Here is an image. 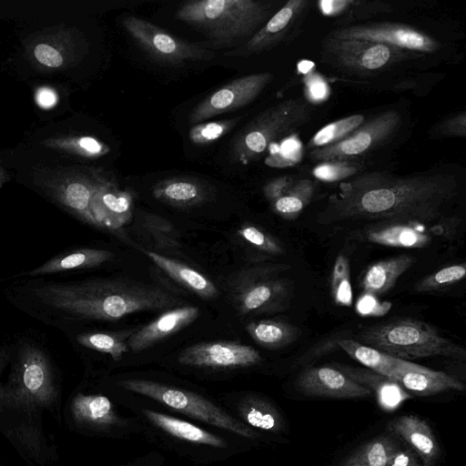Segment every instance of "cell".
<instances>
[{
  "label": "cell",
  "instance_id": "6da1fadb",
  "mask_svg": "<svg viewBox=\"0 0 466 466\" xmlns=\"http://www.w3.org/2000/svg\"><path fill=\"white\" fill-rule=\"evenodd\" d=\"M452 175L422 174L395 177L370 172L342 182L318 214L319 224L346 221H438L459 193Z\"/></svg>",
  "mask_w": 466,
  "mask_h": 466
},
{
  "label": "cell",
  "instance_id": "7a4b0ae2",
  "mask_svg": "<svg viewBox=\"0 0 466 466\" xmlns=\"http://www.w3.org/2000/svg\"><path fill=\"white\" fill-rule=\"evenodd\" d=\"M59 400L50 362L39 348L23 344L14 352L0 351V420L15 416L9 439L29 457L43 452L38 418L45 410L59 415Z\"/></svg>",
  "mask_w": 466,
  "mask_h": 466
},
{
  "label": "cell",
  "instance_id": "3957f363",
  "mask_svg": "<svg viewBox=\"0 0 466 466\" xmlns=\"http://www.w3.org/2000/svg\"><path fill=\"white\" fill-rule=\"evenodd\" d=\"M43 303L91 319L116 320L141 311H166L185 306L165 289L122 279H95L71 284H48L34 289Z\"/></svg>",
  "mask_w": 466,
  "mask_h": 466
},
{
  "label": "cell",
  "instance_id": "277c9868",
  "mask_svg": "<svg viewBox=\"0 0 466 466\" xmlns=\"http://www.w3.org/2000/svg\"><path fill=\"white\" fill-rule=\"evenodd\" d=\"M115 400L139 420L141 434L150 442L195 463L221 461L252 447L235 435L160 410L135 397L119 393Z\"/></svg>",
  "mask_w": 466,
  "mask_h": 466
},
{
  "label": "cell",
  "instance_id": "5b68a950",
  "mask_svg": "<svg viewBox=\"0 0 466 466\" xmlns=\"http://www.w3.org/2000/svg\"><path fill=\"white\" fill-rule=\"evenodd\" d=\"M119 393L139 399L156 408L207 427L241 438L252 445L265 441L256 431L235 419L219 402L186 387L144 378H121L115 382Z\"/></svg>",
  "mask_w": 466,
  "mask_h": 466
},
{
  "label": "cell",
  "instance_id": "8992f818",
  "mask_svg": "<svg viewBox=\"0 0 466 466\" xmlns=\"http://www.w3.org/2000/svg\"><path fill=\"white\" fill-rule=\"evenodd\" d=\"M273 3L255 0H192L183 3L175 17L203 34L208 49L239 46L269 18Z\"/></svg>",
  "mask_w": 466,
  "mask_h": 466
},
{
  "label": "cell",
  "instance_id": "52a82bcc",
  "mask_svg": "<svg viewBox=\"0 0 466 466\" xmlns=\"http://www.w3.org/2000/svg\"><path fill=\"white\" fill-rule=\"evenodd\" d=\"M356 340L400 360L431 357L464 359L466 350L432 325L410 318L395 319L360 329Z\"/></svg>",
  "mask_w": 466,
  "mask_h": 466
},
{
  "label": "cell",
  "instance_id": "ba28073f",
  "mask_svg": "<svg viewBox=\"0 0 466 466\" xmlns=\"http://www.w3.org/2000/svg\"><path fill=\"white\" fill-rule=\"evenodd\" d=\"M312 106L306 96L284 100L259 113L233 140L231 158L248 165L268 147L295 133L311 117Z\"/></svg>",
  "mask_w": 466,
  "mask_h": 466
},
{
  "label": "cell",
  "instance_id": "9c48e42d",
  "mask_svg": "<svg viewBox=\"0 0 466 466\" xmlns=\"http://www.w3.org/2000/svg\"><path fill=\"white\" fill-rule=\"evenodd\" d=\"M288 264L249 267L239 271L229 283L230 300L241 316L286 310L291 299L290 282L279 275Z\"/></svg>",
  "mask_w": 466,
  "mask_h": 466
},
{
  "label": "cell",
  "instance_id": "30bf717a",
  "mask_svg": "<svg viewBox=\"0 0 466 466\" xmlns=\"http://www.w3.org/2000/svg\"><path fill=\"white\" fill-rule=\"evenodd\" d=\"M123 409L106 394L78 392L68 404V414L74 428L85 435L119 440L141 434L139 420Z\"/></svg>",
  "mask_w": 466,
  "mask_h": 466
},
{
  "label": "cell",
  "instance_id": "8fae6325",
  "mask_svg": "<svg viewBox=\"0 0 466 466\" xmlns=\"http://www.w3.org/2000/svg\"><path fill=\"white\" fill-rule=\"evenodd\" d=\"M122 25L136 45L157 63L184 65L188 61L211 60L213 50L184 41L163 28L136 16H126Z\"/></svg>",
  "mask_w": 466,
  "mask_h": 466
},
{
  "label": "cell",
  "instance_id": "7c38bea8",
  "mask_svg": "<svg viewBox=\"0 0 466 466\" xmlns=\"http://www.w3.org/2000/svg\"><path fill=\"white\" fill-rule=\"evenodd\" d=\"M456 217H445L432 223L412 220L370 222L358 233L360 239L391 248H423L436 238L452 236L459 225Z\"/></svg>",
  "mask_w": 466,
  "mask_h": 466
},
{
  "label": "cell",
  "instance_id": "4fadbf2b",
  "mask_svg": "<svg viewBox=\"0 0 466 466\" xmlns=\"http://www.w3.org/2000/svg\"><path fill=\"white\" fill-rule=\"evenodd\" d=\"M401 123L396 110L390 109L365 120L349 136L334 144L311 149L309 158L317 163L348 161L364 156L393 136Z\"/></svg>",
  "mask_w": 466,
  "mask_h": 466
},
{
  "label": "cell",
  "instance_id": "5bb4252c",
  "mask_svg": "<svg viewBox=\"0 0 466 466\" xmlns=\"http://www.w3.org/2000/svg\"><path fill=\"white\" fill-rule=\"evenodd\" d=\"M323 48L335 66L356 73H376L395 66L414 56L384 44L357 39L327 36Z\"/></svg>",
  "mask_w": 466,
  "mask_h": 466
},
{
  "label": "cell",
  "instance_id": "9a60e30c",
  "mask_svg": "<svg viewBox=\"0 0 466 466\" xmlns=\"http://www.w3.org/2000/svg\"><path fill=\"white\" fill-rule=\"evenodd\" d=\"M184 367L205 371H232L260 364L259 352L251 346L233 341H211L187 347L177 356Z\"/></svg>",
  "mask_w": 466,
  "mask_h": 466
},
{
  "label": "cell",
  "instance_id": "2e32d148",
  "mask_svg": "<svg viewBox=\"0 0 466 466\" xmlns=\"http://www.w3.org/2000/svg\"><path fill=\"white\" fill-rule=\"evenodd\" d=\"M271 73H257L238 77L206 96L190 112L189 125L195 126L213 116L239 109L254 101L272 81Z\"/></svg>",
  "mask_w": 466,
  "mask_h": 466
},
{
  "label": "cell",
  "instance_id": "e0dca14e",
  "mask_svg": "<svg viewBox=\"0 0 466 466\" xmlns=\"http://www.w3.org/2000/svg\"><path fill=\"white\" fill-rule=\"evenodd\" d=\"M328 36L375 42L411 53H433L440 47V43L424 32L410 25L393 23L341 27L333 30Z\"/></svg>",
  "mask_w": 466,
  "mask_h": 466
},
{
  "label": "cell",
  "instance_id": "ac0fdd59",
  "mask_svg": "<svg viewBox=\"0 0 466 466\" xmlns=\"http://www.w3.org/2000/svg\"><path fill=\"white\" fill-rule=\"evenodd\" d=\"M308 0H289L244 44L224 54L225 56H249L268 51L291 36L309 8Z\"/></svg>",
  "mask_w": 466,
  "mask_h": 466
},
{
  "label": "cell",
  "instance_id": "d6986e66",
  "mask_svg": "<svg viewBox=\"0 0 466 466\" xmlns=\"http://www.w3.org/2000/svg\"><path fill=\"white\" fill-rule=\"evenodd\" d=\"M218 402L238 420L265 434L284 432L286 422L278 407L256 392H238L223 396Z\"/></svg>",
  "mask_w": 466,
  "mask_h": 466
},
{
  "label": "cell",
  "instance_id": "ffe728a7",
  "mask_svg": "<svg viewBox=\"0 0 466 466\" xmlns=\"http://www.w3.org/2000/svg\"><path fill=\"white\" fill-rule=\"evenodd\" d=\"M296 386L310 397L355 399L371 395L369 389L332 365L305 369L298 376Z\"/></svg>",
  "mask_w": 466,
  "mask_h": 466
},
{
  "label": "cell",
  "instance_id": "44dd1931",
  "mask_svg": "<svg viewBox=\"0 0 466 466\" xmlns=\"http://www.w3.org/2000/svg\"><path fill=\"white\" fill-rule=\"evenodd\" d=\"M134 195L121 189L116 181L101 170L92 201L96 228L116 230L132 217Z\"/></svg>",
  "mask_w": 466,
  "mask_h": 466
},
{
  "label": "cell",
  "instance_id": "7402d4cb",
  "mask_svg": "<svg viewBox=\"0 0 466 466\" xmlns=\"http://www.w3.org/2000/svg\"><path fill=\"white\" fill-rule=\"evenodd\" d=\"M102 169L87 168L59 178L50 185L55 198L82 221L96 227L92 201Z\"/></svg>",
  "mask_w": 466,
  "mask_h": 466
},
{
  "label": "cell",
  "instance_id": "603a6c76",
  "mask_svg": "<svg viewBox=\"0 0 466 466\" xmlns=\"http://www.w3.org/2000/svg\"><path fill=\"white\" fill-rule=\"evenodd\" d=\"M200 311L195 306H181L163 311L149 323L133 330L127 339L131 351L145 350L193 323Z\"/></svg>",
  "mask_w": 466,
  "mask_h": 466
},
{
  "label": "cell",
  "instance_id": "cb8c5ba5",
  "mask_svg": "<svg viewBox=\"0 0 466 466\" xmlns=\"http://www.w3.org/2000/svg\"><path fill=\"white\" fill-rule=\"evenodd\" d=\"M390 379L398 382L405 390L421 396L464 390V384L455 377L409 360H404L394 370Z\"/></svg>",
  "mask_w": 466,
  "mask_h": 466
},
{
  "label": "cell",
  "instance_id": "d4e9b609",
  "mask_svg": "<svg viewBox=\"0 0 466 466\" xmlns=\"http://www.w3.org/2000/svg\"><path fill=\"white\" fill-rule=\"evenodd\" d=\"M389 429L406 443L422 466H433L440 453L438 441L429 424L415 415H403L391 420Z\"/></svg>",
  "mask_w": 466,
  "mask_h": 466
},
{
  "label": "cell",
  "instance_id": "484cf974",
  "mask_svg": "<svg viewBox=\"0 0 466 466\" xmlns=\"http://www.w3.org/2000/svg\"><path fill=\"white\" fill-rule=\"evenodd\" d=\"M332 366L350 379L369 389L375 395L379 406L392 411L410 399L408 392L395 380L367 368L333 363Z\"/></svg>",
  "mask_w": 466,
  "mask_h": 466
},
{
  "label": "cell",
  "instance_id": "4316f807",
  "mask_svg": "<svg viewBox=\"0 0 466 466\" xmlns=\"http://www.w3.org/2000/svg\"><path fill=\"white\" fill-rule=\"evenodd\" d=\"M152 194L160 202L175 208H188L205 203L210 189L198 179L176 177L157 182L152 187Z\"/></svg>",
  "mask_w": 466,
  "mask_h": 466
},
{
  "label": "cell",
  "instance_id": "83f0119b",
  "mask_svg": "<svg viewBox=\"0 0 466 466\" xmlns=\"http://www.w3.org/2000/svg\"><path fill=\"white\" fill-rule=\"evenodd\" d=\"M144 252L168 277L198 297L205 300H211L218 296L216 285L199 271L155 251L146 250Z\"/></svg>",
  "mask_w": 466,
  "mask_h": 466
},
{
  "label": "cell",
  "instance_id": "f1b7e54d",
  "mask_svg": "<svg viewBox=\"0 0 466 466\" xmlns=\"http://www.w3.org/2000/svg\"><path fill=\"white\" fill-rule=\"evenodd\" d=\"M415 260L413 256L401 254L370 265L360 280L361 289L376 297L387 293Z\"/></svg>",
  "mask_w": 466,
  "mask_h": 466
},
{
  "label": "cell",
  "instance_id": "f546056e",
  "mask_svg": "<svg viewBox=\"0 0 466 466\" xmlns=\"http://www.w3.org/2000/svg\"><path fill=\"white\" fill-rule=\"evenodd\" d=\"M246 330L258 345L268 350L285 348L300 335V330L294 325L275 319L251 321L247 324Z\"/></svg>",
  "mask_w": 466,
  "mask_h": 466
},
{
  "label": "cell",
  "instance_id": "4dcf8cb0",
  "mask_svg": "<svg viewBox=\"0 0 466 466\" xmlns=\"http://www.w3.org/2000/svg\"><path fill=\"white\" fill-rule=\"evenodd\" d=\"M114 257V254L106 249L81 248L66 255L55 257L28 272L31 276L52 274L69 269L97 267Z\"/></svg>",
  "mask_w": 466,
  "mask_h": 466
},
{
  "label": "cell",
  "instance_id": "1f68e13d",
  "mask_svg": "<svg viewBox=\"0 0 466 466\" xmlns=\"http://www.w3.org/2000/svg\"><path fill=\"white\" fill-rule=\"evenodd\" d=\"M400 449L393 435H382L360 447L341 466H390Z\"/></svg>",
  "mask_w": 466,
  "mask_h": 466
},
{
  "label": "cell",
  "instance_id": "d6a6232c",
  "mask_svg": "<svg viewBox=\"0 0 466 466\" xmlns=\"http://www.w3.org/2000/svg\"><path fill=\"white\" fill-rule=\"evenodd\" d=\"M337 346L365 368L391 378L394 370L404 360L396 359L379 350L364 345L352 339H337Z\"/></svg>",
  "mask_w": 466,
  "mask_h": 466
},
{
  "label": "cell",
  "instance_id": "836d02e7",
  "mask_svg": "<svg viewBox=\"0 0 466 466\" xmlns=\"http://www.w3.org/2000/svg\"><path fill=\"white\" fill-rule=\"evenodd\" d=\"M31 56L35 63L43 67H63L73 57L71 37L68 35H62L37 41L31 48Z\"/></svg>",
  "mask_w": 466,
  "mask_h": 466
},
{
  "label": "cell",
  "instance_id": "e575fe53",
  "mask_svg": "<svg viewBox=\"0 0 466 466\" xmlns=\"http://www.w3.org/2000/svg\"><path fill=\"white\" fill-rule=\"evenodd\" d=\"M315 193L310 179L295 180L285 195L270 204L272 210L285 219H295L309 204Z\"/></svg>",
  "mask_w": 466,
  "mask_h": 466
},
{
  "label": "cell",
  "instance_id": "d590c367",
  "mask_svg": "<svg viewBox=\"0 0 466 466\" xmlns=\"http://www.w3.org/2000/svg\"><path fill=\"white\" fill-rule=\"evenodd\" d=\"M133 330L119 332H86L76 337L77 342L88 349L108 354L114 361H119L129 350L127 339Z\"/></svg>",
  "mask_w": 466,
  "mask_h": 466
},
{
  "label": "cell",
  "instance_id": "8d00e7d4",
  "mask_svg": "<svg viewBox=\"0 0 466 466\" xmlns=\"http://www.w3.org/2000/svg\"><path fill=\"white\" fill-rule=\"evenodd\" d=\"M48 147L86 158H98L111 150L110 147L91 136H73L48 139Z\"/></svg>",
  "mask_w": 466,
  "mask_h": 466
},
{
  "label": "cell",
  "instance_id": "74e56055",
  "mask_svg": "<svg viewBox=\"0 0 466 466\" xmlns=\"http://www.w3.org/2000/svg\"><path fill=\"white\" fill-rule=\"evenodd\" d=\"M364 121L363 115L356 114L329 123L311 137L307 147L311 150L339 142L361 126Z\"/></svg>",
  "mask_w": 466,
  "mask_h": 466
},
{
  "label": "cell",
  "instance_id": "f35d334b",
  "mask_svg": "<svg viewBox=\"0 0 466 466\" xmlns=\"http://www.w3.org/2000/svg\"><path fill=\"white\" fill-rule=\"evenodd\" d=\"M141 224L159 249L175 252L180 248L178 232L167 218L145 213L141 217Z\"/></svg>",
  "mask_w": 466,
  "mask_h": 466
},
{
  "label": "cell",
  "instance_id": "ab89813d",
  "mask_svg": "<svg viewBox=\"0 0 466 466\" xmlns=\"http://www.w3.org/2000/svg\"><path fill=\"white\" fill-rule=\"evenodd\" d=\"M330 292L339 306L350 307L353 295L350 283V269L348 258L340 254L333 265L330 278Z\"/></svg>",
  "mask_w": 466,
  "mask_h": 466
},
{
  "label": "cell",
  "instance_id": "60d3db41",
  "mask_svg": "<svg viewBox=\"0 0 466 466\" xmlns=\"http://www.w3.org/2000/svg\"><path fill=\"white\" fill-rule=\"evenodd\" d=\"M238 236L255 249L273 256L281 255L285 248L280 241L258 227L244 223L237 230Z\"/></svg>",
  "mask_w": 466,
  "mask_h": 466
},
{
  "label": "cell",
  "instance_id": "b9f144b4",
  "mask_svg": "<svg viewBox=\"0 0 466 466\" xmlns=\"http://www.w3.org/2000/svg\"><path fill=\"white\" fill-rule=\"evenodd\" d=\"M466 274L464 263L445 267L420 279L415 286L417 292H431L443 289L461 281Z\"/></svg>",
  "mask_w": 466,
  "mask_h": 466
},
{
  "label": "cell",
  "instance_id": "7bdbcfd3",
  "mask_svg": "<svg viewBox=\"0 0 466 466\" xmlns=\"http://www.w3.org/2000/svg\"><path fill=\"white\" fill-rule=\"evenodd\" d=\"M240 119L241 116L198 123L191 127L189 139L196 145L210 144L228 134Z\"/></svg>",
  "mask_w": 466,
  "mask_h": 466
},
{
  "label": "cell",
  "instance_id": "ee69618b",
  "mask_svg": "<svg viewBox=\"0 0 466 466\" xmlns=\"http://www.w3.org/2000/svg\"><path fill=\"white\" fill-rule=\"evenodd\" d=\"M265 163L274 167H285L299 161L300 143L295 134L272 144Z\"/></svg>",
  "mask_w": 466,
  "mask_h": 466
},
{
  "label": "cell",
  "instance_id": "f6af8a7d",
  "mask_svg": "<svg viewBox=\"0 0 466 466\" xmlns=\"http://www.w3.org/2000/svg\"><path fill=\"white\" fill-rule=\"evenodd\" d=\"M359 170L357 164L348 161L319 163L313 174L323 181H338L353 177Z\"/></svg>",
  "mask_w": 466,
  "mask_h": 466
},
{
  "label": "cell",
  "instance_id": "bcb514c9",
  "mask_svg": "<svg viewBox=\"0 0 466 466\" xmlns=\"http://www.w3.org/2000/svg\"><path fill=\"white\" fill-rule=\"evenodd\" d=\"M389 301H380L376 296L363 293L356 304V312L364 317H380L386 315L391 309Z\"/></svg>",
  "mask_w": 466,
  "mask_h": 466
},
{
  "label": "cell",
  "instance_id": "7dc6e473",
  "mask_svg": "<svg viewBox=\"0 0 466 466\" xmlns=\"http://www.w3.org/2000/svg\"><path fill=\"white\" fill-rule=\"evenodd\" d=\"M435 132L445 137H464L466 136V111L463 110L443 120L437 126Z\"/></svg>",
  "mask_w": 466,
  "mask_h": 466
},
{
  "label": "cell",
  "instance_id": "c3c4849f",
  "mask_svg": "<svg viewBox=\"0 0 466 466\" xmlns=\"http://www.w3.org/2000/svg\"><path fill=\"white\" fill-rule=\"evenodd\" d=\"M295 179L289 176L276 177L268 182L263 187V193L267 200L271 204L290 188Z\"/></svg>",
  "mask_w": 466,
  "mask_h": 466
},
{
  "label": "cell",
  "instance_id": "681fc988",
  "mask_svg": "<svg viewBox=\"0 0 466 466\" xmlns=\"http://www.w3.org/2000/svg\"><path fill=\"white\" fill-rule=\"evenodd\" d=\"M329 86L319 76H310L307 79V99L309 101H321L329 94ZM310 102V101H309Z\"/></svg>",
  "mask_w": 466,
  "mask_h": 466
},
{
  "label": "cell",
  "instance_id": "f907efd6",
  "mask_svg": "<svg viewBox=\"0 0 466 466\" xmlns=\"http://www.w3.org/2000/svg\"><path fill=\"white\" fill-rule=\"evenodd\" d=\"M390 466H422L417 455L410 449H400Z\"/></svg>",
  "mask_w": 466,
  "mask_h": 466
},
{
  "label": "cell",
  "instance_id": "816d5d0a",
  "mask_svg": "<svg viewBox=\"0 0 466 466\" xmlns=\"http://www.w3.org/2000/svg\"><path fill=\"white\" fill-rule=\"evenodd\" d=\"M58 100L56 93L49 87H41L35 93V101L43 108L53 107Z\"/></svg>",
  "mask_w": 466,
  "mask_h": 466
},
{
  "label": "cell",
  "instance_id": "f5cc1de1",
  "mask_svg": "<svg viewBox=\"0 0 466 466\" xmlns=\"http://www.w3.org/2000/svg\"><path fill=\"white\" fill-rule=\"evenodd\" d=\"M350 4L351 1L335 0V1H321L319 2L320 9L326 15H334L343 12Z\"/></svg>",
  "mask_w": 466,
  "mask_h": 466
},
{
  "label": "cell",
  "instance_id": "db71d44e",
  "mask_svg": "<svg viewBox=\"0 0 466 466\" xmlns=\"http://www.w3.org/2000/svg\"><path fill=\"white\" fill-rule=\"evenodd\" d=\"M9 177L7 172L4 169V167L0 165V188L4 185V183L8 180Z\"/></svg>",
  "mask_w": 466,
  "mask_h": 466
}]
</instances>
